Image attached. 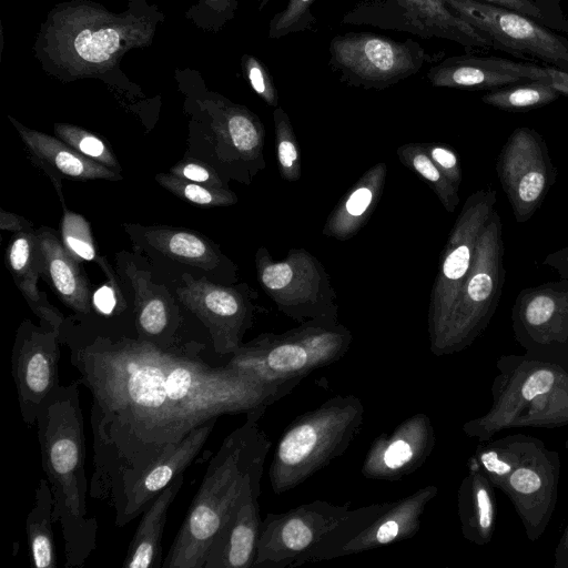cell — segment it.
Here are the masks:
<instances>
[{"mask_svg": "<svg viewBox=\"0 0 568 568\" xmlns=\"http://www.w3.org/2000/svg\"><path fill=\"white\" fill-rule=\"evenodd\" d=\"M92 395L89 494L114 514L140 475L194 428L223 415L262 417L303 379L267 383L201 357L202 343L163 348L126 335L63 339Z\"/></svg>", "mask_w": 568, "mask_h": 568, "instance_id": "cell-1", "label": "cell"}, {"mask_svg": "<svg viewBox=\"0 0 568 568\" xmlns=\"http://www.w3.org/2000/svg\"><path fill=\"white\" fill-rule=\"evenodd\" d=\"M161 21L158 7L145 0H129L121 13L89 0L61 2L41 24L34 55L45 73L61 81L106 80L130 50L152 44Z\"/></svg>", "mask_w": 568, "mask_h": 568, "instance_id": "cell-2", "label": "cell"}, {"mask_svg": "<svg viewBox=\"0 0 568 568\" xmlns=\"http://www.w3.org/2000/svg\"><path fill=\"white\" fill-rule=\"evenodd\" d=\"M80 382L61 385L42 405L36 426L41 464L61 526L65 568L82 567L98 546V520L88 516L85 442Z\"/></svg>", "mask_w": 568, "mask_h": 568, "instance_id": "cell-3", "label": "cell"}, {"mask_svg": "<svg viewBox=\"0 0 568 568\" xmlns=\"http://www.w3.org/2000/svg\"><path fill=\"white\" fill-rule=\"evenodd\" d=\"M256 416L230 433L210 459L202 483L161 568H203L214 537L245 486L264 464L271 440Z\"/></svg>", "mask_w": 568, "mask_h": 568, "instance_id": "cell-4", "label": "cell"}, {"mask_svg": "<svg viewBox=\"0 0 568 568\" xmlns=\"http://www.w3.org/2000/svg\"><path fill=\"white\" fill-rule=\"evenodd\" d=\"M491 386L493 404L462 429L479 442L516 427L568 425V371L528 354L504 355Z\"/></svg>", "mask_w": 568, "mask_h": 568, "instance_id": "cell-5", "label": "cell"}, {"mask_svg": "<svg viewBox=\"0 0 568 568\" xmlns=\"http://www.w3.org/2000/svg\"><path fill=\"white\" fill-rule=\"evenodd\" d=\"M355 395H336L294 418L283 430L268 468L276 495L290 491L344 455L364 423Z\"/></svg>", "mask_w": 568, "mask_h": 568, "instance_id": "cell-6", "label": "cell"}, {"mask_svg": "<svg viewBox=\"0 0 568 568\" xmlns=\"http://www.w3.org/2000/svg\"><path fill=\"white\" fill-rule=\"evenodd\" d=\"M352 342V332L338 321L311 320L284 333H263L243 343L226 365L267 383L304 379L343 358Z\"/></svg>", "mask_w": 568, "mask_h": 568, "instance_id": "cell-7", "label": "cell"}, {"mask_svg": "<svg viewBox=\"0 0 568 568\" xmlns=\"http://www.w3.org/2000/svg\"><path fill=\"white\" fill-rule=\"evenodd\" d=\"M504 283L503 224L495 210L479 235L471 266L444 333L430 352L444 356L469 347L494 316Z\"/></svg>", "mask_w": 568, "mask_h": 568, "instance_id": "cell-8", "label": "cell"}, {"mask_svg": "<svg viewBox=\"0 0 568 568\" xmlns=\"http://www.w3.org/2000/svg\"><path fill=\"white\" fill-rule=\"evenodd\" d=\"M328 67L339 81L364 90H385L438 62L443 52L429 53L417 41L368 32L335 36L328 45Z\"/></svg>", "mask_w": 568, "mask_h": 568, "instance_id": "cell-9", "label": "cell"}, {"mask_svg": "<svg viewBox=\"0 0 568 568\" xmlns=\"http://www.w3.org/2000/svg\"><path fill=\"white\" fill-rule=\"evenodd\" d=\"M255 266L263 291L287 317L300 323L337 321V296L331 277L318 258L305 248H292L285 258L275 261L261 246Z\"/></svg>", "mask_w": 568, "mask_h": 568, "instance_id": "cell-10", "label": "cell"}, {"mask_svg": "<svg viewBox=\"0 0 568 568\" xmlns=\"http://www.w3.org/2000/svg\"><path fill=\"white\" fill-rule=\"evenodd\" d=\"M497 193L488 186L471 193L455 221L443 251L428 306L429 349L447 325L462 285L471 266L479 235L496 210Z\"/></svg>", "mask_w": 568, "mask_h": 568, "instance_id": "cell-11", "label": "cell"}, {"mask_svg": "<svg viewBox=\"0 0 568 568\" xmlns=\"http://www.w3.org/2000/svg\"><path fill=\"white\" fill-rule=\"evenodd\" d=\"M341 22L404 32L422 39H444L467 49L493 42L456 14L444 0H356Z\"/></svg>", "mask_w": 568, "mask_h": 568, "instance_id": "cell-12", "label": "cell"}, {"mask_svg": "<svg viewBox=\"0 0 568 568\" xmlns=\"http://www.w3.org/2000/svg\"><path fill=\"white\" fill-rule=\"evenodd\" d=\"M348 504L314 500L284 513H270L261 524L253 568H294L347 515Z\"/></svg>", "mask_w": 568, "mask_h": 568, "instance_id": "cell-13", "label": "cell"}, {"mask_svg": "<svg viewBox=\"0 0 568 568\" xmlns=\"http://www.w3.org/2000/svg\"><path fill=\"white\" fill-rule=\"evenodd\" d=\"M515 339L536 358L568 371V280L519 292L511 308Z\"/></svg>", "mask_w": 568, "mask_h": 568, "instance_id": "cell-14", "label": "cell"}, {"mask_svg": "<svg viewBox=\"0 0 568 568\" xmlns=\"http://www.w3.org/2000/svg\"><path fill=\"white\" fill-rule=\"evenodd\" d=\"M462 19L483 32L493 47L529 55L568 71V41L548 27L518 12L479 0H444Z\"/></svg>", "mask_w": 568, "mask_h": 568, "instance_id": "cell-15", "label": "cell"}, {"mask_svg": "<svg viewBox=\"0 0 568 568\" xmlns=\"http://www.w3.org/2000/svg\"><path fill=\"white\" fill-rule=\"evenodd\" d=\"M496 170L518 223L534 215L556 178L542 136L527 126L511 132L499 153Z\"/></svg>", "mask_w": 568, "mask_h": 568, "instance_id": "cell-16", "label": "cell"}, {"mask_svg": "<svg viewBox=\"0 0 568 568\" xmlns=\"http://www.w3.org/2000/svg\"><path fill=\"white\" fill-rule=\"evenodd\" d=\"M182 283L176 288L179 301L209 329L215 353L231 356L253 325L254 305L247 286H223L187 273Z\"/></svg>", "mask_w": 568, "mask_h": 568, "instance_id": "cell-17", "label": "cell"}, {"mask_svg": "<svg viewBox=\"0 0 568 568\" xmlns=\"http://www.w3.org/2000/svg\"><path fill=\"white\" fill-rule=\"evenodd\" d=\"M60 334L24 321L12 348V377L24 424L34 426L45 400L61 386L59 381Z\"/></svg>", "mask_w": 568, "mask_h": 568, "instance_id": "cell-18", "label": "cell"}, {"mask_svg": "<svg viewBox=\"0 0 568 568\" xmlns=\"http://www.w3.org/2000/svg\"><path fill=\"white\" fill-rule=\"evenodd\" d=\"M559 476V453L540 442L498 488L511 501L530 541L538 540L549 525Z\"/></svg>", "mask_w": 568, "mask_h": 568, "instance_id": "cell-19", "label": "cell"}, {"mask_svg": "<svg viewBox=\"0 0 568 568\" xmlns=\"http://www.w3.org/2000/svg\"><path fill=\"white\" fill-rule=\"evenodd\" d=\"M436 443L430 417L417 413L390 433L381 434L368 448L361 473L367 479L395 481L418 470Z\"/></svg>", "mask_w": 568, "mask_h": 568, "instance_id": "cell-20", "label": "cell"}, {"mask_svg": "<svg viewBox=\"0 0 568 568\" xmlns=\"http://www.w3.org/2000/svg\"><path fill=\"white\" fill-rule=\"evenodd\" d=\"M206 104L213 129L224 145L225 162L236 169L242 181L248 183L265 168L263 122L245 105L216 93H210Z\"/></svg>", "mask_w": 568, "mask_h": 568, "instance_id": "cell-21", "label": "cell"}, {"mask_svg": "<svg viewBox=\"0 0 568 568\" xmlns=\"http://www.w3.org/2000/svg\"><path fill=\"white\" fill-rule=\"evenodd\" d=\"M426 78L435 88L489 91L529 80H549L547 67L473 54L442 59L427 70Z\"/></svg>", "mask_w": 568, "mask_h": 568, "instance_id": "cell-22", "label": "cell"}, {"mask_svg": "<svg viewBox=\"0 0 568 568\" xmlns=\"http://www.w3.org/2000/svg\"><path fill=\"white\" fill-rule=\"evenodd\" d=\"M263 471L245 486L225 524L214 537L203 568H253L261 531L258 497Z\"/></svg>", "mask_w": 568, "mask_h": 568, "instance_id": "cell-23", "label": "cell"}, {"mask_svg": "<svg viewBox=\"0 0 568 568\" xmlns=\"http://www.w3.org/2000/svg\"><path fill=\"white\" fill-rule=\"evenodd\" d=\"M217 419H210L168 448L136 479L115 513L118 527L142 515L152 500L190 466L210 437Z\"/></svg>", "mask_w": 568, "mask_h": 568, "instance_id": "cell-24", "label": "cell"}, {"mask_svg": "<svg viewBox=\"0 0 568 568\" xmlns=\"http://www.w3.org/2000/svg\"><path fill=\"white\" fill-rule=\"evenodd\" d=\"M437 494L436 485H427L395 501H389L388 507L377 518L342 547L337 558L413 538L422 527L426 506Z\"/></svg>", "mask_w": 568, "mask_h": 568, "instance_id": "cell-25", "label": "cell"}, {"mask_svg": "<svg viewBox=\"0 0 568 568\" xmlns=\"http://www.w3.org/2000/svg\"><path fill=\"white\" fill-rule=\"evenodd\" d=\"M9 120L17 129L34 161L54 181L60 195L61 186L57 175L77 180L103 179L116 181L121 179L115 170L82 155L58 136H51L27 128L12 116H9Z\"/></svg>", "mask_w": 568, "mask_h": 568, "instance_id": "cell-26", "label": "cell"}, {"mask_svg": "<svg viewBox=\"0 0 568 568\" xmlns=\"http://www.w3.org/2000/svg\"><path fill=\"white\" fill-rule=\"evenodd\" d=\"M42 260L43 275L48 278L60 301L77 315L87 316L91 312L89 282L79 265L57 234L49 227L36 231Z\"/></svg>", "mask_w": 568, "mask_h": 568, "instance_id": "cell-27", "label": "cell"}, {"mask_svg": "<svg viewBox=\"0 0 568 568\" xmlns=\"http://www.w3.org/2000/svg\"><path fill=\"white\" fill-rule=\"evenodd\" d=\"M8 267L40 324L61 333L62 314L38 290L39 275L43 273V260L36 232H17L7 250Z\"/></svg>", "mask_w": 568, "mask_h": 568, "instance_id": "cell-28", "label": "cell"}, {"mask_svg": "<svg viewBox=\"0 0 568 568\" xmlns=\"http://www.w3.org/2000/svg\"><path fill=\"white\" fill-rule=\"evenodd\" d=\"M125 274L134 292L136 338L168 348L176 338L179 321L168 298L158 293L150 274L134 264H129Z\"/></svg>", "mask_w": 568, "mask_h": 568, "instance_id": "cell-29", "label": "cell"}, {"mask_svg": "<svg viewBox=\"0 0 568 568\" xmlns=\"http://www.w3.org/2000/svg\"><path fill=\"white\" fill-rule=\"evenodd\" d=\"M468 473L457 491V511L463 537L483 546L491 541L496 525L495 487L480 470L473 456Z\"/></svg>", "mask_w": 568, "mask_h": 568, "instance_id": "cell-30", "label": "cell"}, {"mask_svg": "<svg viewBox=\"0 0 568 568\" xmlns=\"http://www.w3.org/2000/svg\"><path fill=\"white\" fill-rule=\"evenodd\" d=\"M386 176L385 163L379 162L369 168L331 212L324 224L323 234L338 241L353 237L376 209Z\"/></svg>", "mask_w": 568, "mask_h": 568, "instance_id": "cell-31", "label": "cell"}, {"mask_svg": "<svg viewBox=\"0 0 568 568\" xmlns=\"http://www.w3.org/2000/svg\"><path fill=\"white\" fill-rule=\"evenodd\" d=\"M184 483L180 474L142 513V518L128 547L123 568H161L162 537L168 511Z\"/></svg>", "mask_w": 568, "mask_h": 568, "instance_id": "cell-32", "label": "cell"}, {"mask_svg": "<svg viewBox=\"0 0 568 568\" xmlns=\"http://www.w3.org/2000/svg\"><path fill=\"white\" fill-rule=\"evenodd\" d=\"M153 250L170 258L207 271L222 264L234 265L204 237L196 233L173 227H142L141 235Z\"/></svg>", "mask_w": 568, "mask_h": 568, "instance_id": "cell-33", "label": "cell"}, {"mask_svg": "<svg viewBox=\"0 0 568 568\" xmlns=\"http://www.w3.org/2000/svg\"><path fill=\"white\" fill-rule=\"evenodd\" d=\"M540 442L525 434L507 435L495 440L479 442L471 456L498 489Z\"/></svg>", "mask_w": 568, "mask_h": 568, "instance_id": "cell-34", "label": "cell"}, {"mask_svg": "<svg viewBox=\"0 0 568 568\" xmlns=\"http://www.w3.org/2000/svg\"><path fill=\"white\" fill-rule=\"evenodd\" d=\"M53 498L47 478L36 489L34 505L27 516L26 532L33 568H57V550L53 538Z\"/></svg>", "mask_w": 568, "mask_h": 568, "instance_id": "cell-35", "label": "cell"}, {"mask_svg": "<svg viewBox=\"0 0 568 568\" xmlns=\"http://www.w3.org/2000/svg\"><path fill=\"white\" fill-rule=\"evenodd\" d=\"M388 505L389 501L349 509L345 518L300 560L297 567L336 559L342 547L377 518Z\"/></svg>", "mask_w": 568, "mask_h": 568, "instance_id": "cell-36", "label": "cell"}, {"mask_svg": "<svg viewBox=\"0 0 568 568\" xmlns=\"http://www.w3.org/2000/svg\"><path fill=\"white\" fill-rule=\"evenodd\" d=\"M560 95L550 83L529 80L490 90L483 95L481 101L500 110L521 112L549 104Z\"/></svg>", "mask_w": 568, "mask_h": 568, "instance_id": "cell-37", "label": "cell"}, {"mask_svg": "<svg viewBox=\"0 0 568 568\" xmlns=\"http://www.w3.org/2000/svg\"><path fill=\"white\" fill-rule=\"evenodd\" d=\"M396 152L399 161L424 179L445 210L453 213L459 203L458 190L433 162L423 143H406L400 145Z\"/></svg>", "mask_w": 568, "mask_h": 568, "instance_id": "cell-38", "label": "cell"}, {"mask_svg": "<svg viewBox=\"0 0 568 568\" xmlns=\"http://www.w3.org/2000/svg\"><path fill=\"white\" fill-rule=\"evenodd\" d=\"M273 121L278 173L285 181L296 182L302 174L301 154L291 119L285 110L278 105L274 108Z\"/></svg>", "mask_w": 568, "mask_h": 568, "instance_id": "cell-39", "label": "cell"}, {"mask_svg": "<svg viewBox=\"0 0 568 568\" xmlns=\"http://www.w3.org/2000/svg\"><path fill=\"white\" fill-rule=\"evenodd\" d=\"M156 181L164 189L184 201L209 206H225L237 202L236 195L226 187H211L192 182L173 173H160Z\"/></svg>", "mask_w": 568, "mask_h": 568, "instance_id": "cell-40", "label": "cell"}, {"mask_svg": "<svg viewBox=\"0 0 568 568\" xmlns=\"http://www.w3.org/2000/svg\"><path fill=\"white\" fill-rule=\"evenodd\" d=\"M55 135L72 146L82 155L101 163L112 170H119L120 165L109 146L91 132L67 123L54 124Z\"/></svg>", "mask_w": 568, "mask_h": 568, "instance_id": "cell-41", "label": "cell"}, {"mask_svg": "<svg viewBox=\"0 0 568 568\" xmlns=\"http://www.w3.org/2000/svg\"><path fill=\"white\" fill-rule=\"evenodd\" d=\"M316 0H287L286 7L275 13L268 24V38L281 39L286 36L314 30L316 18L312 7Z\"/></svg>", "mask_w": 568, "mask_h": 568, "instance_id": "cell-42", "label": "cell"}, {"mask_svg": "<svg viewBox=\"0 0 568 568\" xmlns=\"http://www.w3.org/2000/svg\"><path fill=\"white\" fill-rule=\"evenodd\" d=\"M61 241L78 260L92 261L97 257L89 222L67 209L61 221Z\"/></svg>", "mask_w": 568, "mask_h": 568, "instance_id": "cell-43", "label": "cell"}, {"mask_svg": "<svg viewBox=\"0 0 568 568\" xmlns=\"http://www.w3.org/2000/svg\"><path fill=\"white\" fill-rule=\"evenodd\" d=\"M239 8V0H196L185 17L197 28L219 31L231 21Z\"/></svg>", "mask_w": 568, "mask_h": 568, "instance_id": "cell-44", "label": "cell"}, {"mask_svg": "<svg viewBox=\"0 0 568 568\" xmlns=\"http://www.w3.org/2000/svg\"><path fill=\"white\" fill-rule=\"evenodd\" d=\"M243 74L254 92L268 105L278 106V93L272 74L265 64L252 54L241 58Z\"/></svg>", "mask_w": 568, "mask_h": 568, "instance_id": "cell-45", "label": "cell"}, {"mask_svg": "<svg viewBox=\"0 0 568 568\" xmlns=\"http://www.w3.org/2000/svg\"><path fill=\"white\" fill-rule=\"evenodd\" d=\"M423 146L442 173L459 191L462 169L455 151L443 143H423Z\"/></svg>", "mask_w": 568, "mask_h": 568, "instance_id": "cell-46", "label": "cell"}, {"mask_svg": "<svg viewBox=\"0 0 568 568\" xmlns=\"http://www.w3.org/2000/svg\"><path fill=\"white\" fill-rule=\"evenodd\" d=\"M171 173L185 180L211 187H225L216 172L210 166L194 160H184L171 169Z\"/></svg>", "mask_w": 568, "mask_h": 568, "instance_id": "cell-47", "label": "cell"}, {"mask_svg": "<svg viewBox=\"0 0 568 568\" xmlns=\"http://www.w3.org/2000/svg\"><path fill=\"white\" fill-rule=\"evenodd\" d=\"M493 6L501 7L526 17L548 27L549 29H557L564 31L562 27L545 12L535 0H479Z\"/></svg>", "mask_w": 568, "mask_h": 568, "instance_id": "cell-48", "label": "cell"}, {"mask_svg": "<svg viewBox=\"0 0 568 568\" xmlns=\"http://www.w3.org/2000/svg\"><path fill=\"white\" fill-rule=\"evenodd\" d=\"M93 304L100 313L111 314L116 305L115 293L112 286H101L93 295Z\"/></svg>", "mask_w": 568, "mask_h": 568, "instance_id": "cell-49", "label": "cell"}, {"mask_svg": "<svg viewBox=\"0 0 568 568\" xmlns=\"http://www.w3.org/2000/svg\"><path fill=\"white\" fill-rule=\"evenodd\" d=\"M542 265L549 266L561 278L568 280V246L549 253L542 261Z\"/></svg>", "mask_w": 568, "mask_h": 568, "instance_id": "cell-50", "label": "cell"}, {"mask_svg": "<svg viewBox=\"0 0 568 568\" xmlns=\"http://www.w3.org/2000/svg\"><path fill=\"white\" fill-rule=\"evenodd\" d=\"M0 229L12 232H29L32 231V224L24 217L3 209L0 210Z\"/></svg>", "mask_w": 568, "mask_h": 568, "instance_id": "cell-51", "label": "cell"}, {"mask_svg": "<svg viewBox=\"0 0 568 568\" xmlns=\"http://www.w3.org/2000/svg\"><path fill=\"white\" fill-rule=\"evenodd\" d=\"M536 3L547 12L552 19H555L564 29V32H568V19L562 14L560 2L568 0H535Z\"/></svg>", "mask_w": 568, "mask_h": 568, "instance_id": "cell-52", "label": "cell"}, {"mask_svg": "<svg viewBox=\"0 0 568 568\" xmlns=\"http://www.w3.org/2000/svg\"><path fill=\"white\" fill-rule=\"evenodd\" d=\"M568 448V442H566ZM554 568H568V521L554 552Z\"/></svg>", "mask_w": 568, "mask_h": 568, "instance_id": "cell-53", "label": "cell"}, {"mask_svg": "<svg viewBox=\"0 0 568 568\" xmlns=\"http://www.w3.org/2000/svg\"><path fill=\"white\" fill-rule=\"evenodd\" d=\"M549 75L548 83L556 88L561 94L568 95V71L555 67H547Z\"/></svg>", "mask_w": 568, "mask_h": 568, "instance_id": "cell-54", "label": "cell"}, {"mask_svg": "<svg viewBox=\"0 0 568 568\" xmlns=\"http://www.w3.org/2000/svg\"><path fill=\"white\" fill-rule=\"evenodd\" d=\"M256 3H257V8L260 11H262L265 6L270 2V0H255Z\"/></svg>", "mask_w": 568, "mask_h": 568, "instance_id": "cell-55", "label": "cell"}]
</instances>
